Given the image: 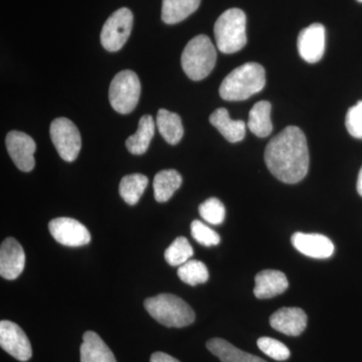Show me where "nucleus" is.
Segmentation results:
<instances>
[{"mask_svg": "<svg viewBox=\"0 0 362 362\" xmlns=\"http://www.w3.org/2000/svg\"><path fill=\"white\" fill-rule=\"evenodd\" d=\"M265 162L272 175L282 182L295 185L304 180L310 157L303 131L289 126L272 138L266 147Z\"/></svg>", "mask_w": 362, "mask_h": 362, "instance_id": "1", "label": "nucleus"}, {"mask_svg": "<svg viewBox=\"0 0 362 362\" xmlns=\"http://www.w3.org/2000/svg\"><path fill=\"white\" fill-rule=\"evenodd\" d=\"M265 85V69L258 63H246L226 76L220 95L226 101H244L261 92Z\"/></svg>", "mask_w": 362, "mask_h": 362, "instance_id": "2", "label": "nucleus"}, {"mask_svg": "<svg viewBox=\"0 0 362 362\" xmlns=\"http://www.w3.org/2000/svg\"><path fill=\"white\" fill-rule=\"evenodd\" d=\"M144 307L149 315L166 327H187L194 322L195 313L181 298L173 294H160L147 298Z\"/></svg>", "mask_w": 362, "mask_h": 362, "instance_id": "3", "label": "nucleus"}, {"mask_svg": "<svg viewBox=\"0 0 362 362\" xmlns=\"http://www.w3.org/2000/svg\"><path fill=\"white\" fill-rule=\"evenodd\" d=\"M216 47L223 54H235L247 45V18L240 8L221 13L214 28Z\"/></svg>", "mask_w": 362, "mask_h": 362, "instance_id": "4", "label": "nucleus"}, {"mask_svg": "<svg viewBox=\"0 0 362 362\" xmlns=\"http://www.w3.org/2000/svg\"><path fill=\"white\" fill-rule=\"evenodd\" d=\"M216 62V47L206 35L190 40L181 54V66L188 78L201 81L214 70Z\"/></svg>", "mask_w": 362, "mask_h": 362, "instance_id": "5", "label": "nucleus"}, {"mask_svg": "<svg viewBox=\"0 0 362 362\" xmlns=\"http://www.w3.org/2000/svg\"><path fill=\"white\" fill-rule=\"evenodd\" d=\"M141 94V84L134 71H121L112 80L109 100L112 108L120 114H129L134 110Z\"/></svg>", "mask_w": 362, "mask_h": 362, "instance_id": "6", "label": "nucleus"}, {"mask_svg": "<svg viewBox=\"0 0 362 362\" xmlns=\"http://www.w3.org/2000/svg\"><path fill=\"white\" fill-rule=\"evenodd\" d=\"M49 133L52 144L61 158L68 162L76 160L82 147V138L77 126L62 117L52 121Z\"/></svg>", "mask_w": 362, "mask_h": 362, "instance_id": "7", "label": "nucleus"}, {"mask_svg": "<svg viewBox=\"0 0 362 362\" xmlns=\"http://www.w3.org/2000/svg\"><path fill=\"white\" fill-rule=\"evenodd\" d=\"M133 28V13L129 8L122 7L106 21L101 32V44L109 52L122 49L129 39Z\"/></svg>", "mask_w": 362, "mask_h": 362, "instance_id": "8", "label": "nucleus"}, {"mask_svg": "<svg viewBox=\"0 0 362 362\" xmlns=\"http://www.w3.org/2000/svg\"><path fill=\"white\" fill-rule=\"evenodd\" d=\"M0 345L4 351L18 361L25 362L32 358V345L25 331L11 321L0 322Z\"/></svg>", "mask_w": 362, "mask_h": 362, "instance_id": "9", "label": "nucleus"}, {"mask_svg": "<svg viewBox=\"0 0 362 362\" xmlns=\"http://www.w3.org/2000/svg\"><path fill=\"white\" fill-rule=\"evenodd\" d=\"M52 237L66 247H82L90 242V233L83 223L71 218H57L49 221Z\"/></svg>", "mask_w": 362, "mask_h": 362, "instance_id": "10", "label": "nucleus"}, {"mask_svg": "<svg viewBox=\"0 0 362 362\" xmlns=\"http://www.w3.org/2000/svg\"><path fill=\"white\" fill-rule=\"evenodd\" d=\"M6 148L16 168L23 173L35 168L37 144L30 135L21 131H11L6 136Z\"/></svg>", "mask_w": 362, "mask_h": 362, "instance_id": "11", "label": "nucleus"}, {"mask_svg": "<svg viewBox=\"0 0 362 362\" xmlns=\"http://www.w3.org/2000/svg\"><path fill=\"white\" fill-rule=\"evenodd\" d=\"M325 44V28L321 23H313L300 32L297 40L298 52L305 62L315 64L322 59Z\"/></svg>", "mask_w": 362, "mask_h": 362, "instance_id": "12", "label": "nucleus"}, {"mask_svg": "<svg viewBox=\"0 0 362 362\" xmlns=\"http://www.w3.org/2000/svg\"><path fill=\"white\" fill-rule=\"evenodd\" d=\"M25 266V254L20 243L7 238L0 247V275L6 280L20 277Z\"/></svg>", "mask_w": 362, "mask_h": 362, "instance_id": "13", "label": "nucleus"}, {"mask_svg": "<svg viewBox=\"0 0 362 362\" xmlns=\"http://www.w3.org/2000/svg\"><path fill=\"white\" fill-rule=\"evenodd\" d=\"M291 242L298 252L309 258L328 259L334 254L333 243L320 233H295Z\"/></svg>", "mask_w": 362, "mask_h": 362, "instance_id": "14", "label": "nucleus"}, {"mask_svg": "<svg viewBox=\"0 0 362 362\" xmlns=\"http://www.w3.org/2000/svg\"><path fill=\"white\" fill-rule=\"evenodd\" d=\"M307 320L306 313L297 307H284L270 317L272 327L288 337H299L303 333Z\"/></svg>", "mask_w": 362, "mask_h": 362, "instance_id": "15", "label": "nucleus"}, {"mask_svg": "<svg viewBox=\"0 0 362 362\" xmlns=\"http://www.w3.org/2000/svg\"><path fill=\"white\" fill-rule=\"evenodd\" d=\"M255 282L254 294L258 299H271L283 294L289 287L285 274L277 270L259 272Z\"/></svg>", "mask_w": 362, "mask_h": 362, "instance_id": "16", "label": "nucleus"}, {"mask_svg": "<svg viewBox=\"0 0 362 362\" xmlns=\"http://www.w3.org/2000/svg\"><path fill=\"white\" fill-rule=\"evenodd\" d=\"M80 356L81 362H117L108 345L94 331H87L83 335Z\"/></svg>", "mask_w": 362, "mask_h": 362, "instance_id": "17", "label": "nucleus"}, {"mask_svg": "<svg viewBox=\"0 0 362 362\" xmlns=\"http://www.w3.org/2000/svg\"><path fill=\"white\" fill-rule=\"evenodd\" d=\"M209 122L230 143L242 141L246 136V123L233 120L225 108H218L209 117Z\"/></svg>", "mask_w": 362, "mask_h": 362, "instance_id": "18", "label": "nucleus"}, {"mask_svg": "<svg viewBox=\"0 0 362 362\" xmlns=\"http://www.w3.org/2000/svg\"><path fill=\"white\" fill-rule=\"evenodd\" d=\"M206 347L221 362H267L261 357L252 356L233 346L223 338H213L206 342Z\"/></svg>", "mask_w": 362, "mask_h": 362, "instance_id": "19", "label": "nucleus"}, {"mask_svg": "<svg viewBox=\"0 0 362 362\" xmlns=\"http://www.w3.org/2000/svg\"><path fill=\"white\" fill-rule=\"evenodd\" d=\"M156 123L152 116L144 115L140 118L135 134L126 140V147L130 153L141 156L149 148L150 142L156 133Z\"/></svg>", "mask_w": 362, "mask_h": 362, "instance_id": "20", "label": "nucleus"}, {"mask_svg": "<svg viewBox=\"0 0 362 362\" xmlns=\"http://www.w3.org/2000/svg\"><path fill=\"white\" fill-rule=\"evenodd\" d=\"M201 0H163L161 18L168 25H175L194 13Z\"/></svg>", "mask_w": 362, "mask_h": 362, "instance_id": "21", "label": "nucleus"}, {"mask_svg": "<svg viewBox=\"0 0 362 362\" xmlns=\"http://www.w3.org/2000/svg\"><path fill=\"white\" fill-rule=\"evenodd\" d=\"M272 105L268 101H259L254 105L249 114L247 128L259 138L268 137L273 131L271 121Z\"/></svg>", "mask_w": 362, "mask_h": 362, "instance_id": "22", "label": "nucleus"}, {"mask_svg": "<svg viewBox=\"0 0 362 362\" xmlns=\"http://www.w3.org/2000/svg\"><path fill=\"white\" fill-rule=\"evenodd\" d=\"M156 126L163 139L171 145H176L182 139L183 126L180 116L165 109L157 113Z\"/></svg>", "mask_w": 362, "mask_h": 362, "instance_id": "23", "label": "nucleus"}, {"mask_svg": "<svg viewBox=\"0 0 362 362\" xmlns=\"http://www.w3.org/2000/svg\"><path fill=\"white\" fill-rule=\"evenodd\" d=\"M182 185V177L175 169L159 171L154 177V197L158 202H166Z\"/></svg>", "mask_w": 362, "mask_h": 362, "instance_id": "24", "label": "nucleus"}, {"mask_svg": "<svg viewBox=\"0 0 362 362\" xmlns=\"http://www.w3.org/2000/svg\"><path fill=\"white\" fill-rule=\"evenodd\" d=\"M148 185L147 176L135 173L124 176L119 185V194L123 201L129 206H135L139 199H141L145 189Z\"/></svg>", "mask_w": 362, "mask_h": 362, "instance_id": "25", "label": "nucleus"}, {"mask_svg": "<svg viewBox=\"0 0 362 362\" xmlns=\"http://www.w3.org/2000/svg\"><path fill=\"white\" fill-rule=\"evenodd\" d=\"M177 275L182 282L190 286L204 284L207 282L209 277L206 264L197 259H189L187 263L180 266Z\"/></svg>", "mask_w": 362, "mask_h": 362, "instance_id": "26", "label": "nucleus"}, {"mask_svg": "<svg viewBox=\"0 0 362 362\" xmlns=\"http://www.w3.org/2000/svg\"><path fill=\"white\" fill-rule=\"evenodd\" d=\"M192 256H194V250L185 237H178L173 240V244L164 252L165 261L173 267L183 265L189 261Z\"/></svg>", "mask_w": 362, "mask_h": 362, "instance_id": "27", "label": "nucleus"}, {"mask_svg": "<svg viewBox=\"0 0 362 362\" xmlns=\"http://www.w3.org/2000/svg\"><path fill=\"white\" fill-rule=\"evenodd\" d=\"M199 211L202 218L211 225H221L225 221V206L220 199H216V197H211L202 202L199 207Z\"/></svg>", "mask_w": 362, "mask_h": 362, "instance_id": "28", "label": "nucleus"}, {"mask_svg": "<svg viewBox=\"0 0 362 362\" xmlns=\"http://www.w3.org/2000/svg\"><path fill=\"white\" fill-rule=\"evenodd\" d=\"M258 347L263 354L278 361H287L290 357V350L279 340L271 337H261L257 341Z\"/></svg>", "mask_w": 362, "mask_h": 362, "instance_id": "29", "label": "nucleus"}, {"mask_svg": "<svg viewBox=\"0 0 362 362\" xmlns=\"http://www.w3.org/2000/svg\"><path fill=\"white\" fill-rule=\"evenodd\" d=\"M192 238L204 247H213L220 244L221 237L218 233L204 225L201 221H194L190 226Z\"/></svg>", "mask_w": 362, "mask_h": 362, "instance_id": "30", "label": "nucleus"}, {"mask_svg": "<svg viewBox=\"0 0 362 362\" xmlns=\"http://www.w3.org/2000/svg\"><path fill=\"white\" fill-rule=\"evenodd\" d=\"M345 126L352 137L362 139V101L357 102L347 112Z\"/></svg>", "mask_w": 362, "mask_h": 362, "instance_id": "31", "label": "nucleus"}, {"mask_svg": "<svg viewBox=\"0 0 362 362\" xmlns=\"http://www.w3.org/2000/svg\"><path fill=\"white\" fill-rule=\"evenodd\" d=\"M150 362H180L175 357L169 356L168 354L164 352H154L150 358Z\"/></svg>", "mask_w": 362, "mask_h": 362, "instance_id": "32", "label": "nucleus"}, {"mask_svg": "<svg viewBox=\"0 0 362 362\" xmlns=\"http://www.w3.org/2000/svg\"><path fill=\"white\" fill-rule=\"evenodd\" d=\"M357 192L362 197V168L358 173V178H357Z\"/></svg>", "mask_w": 362, "mask_h": 362, "instance_id": "33", "label": "nucleus"}, {"mask_svg": "<svg viewBox=\"0 0 362 362\" xmlns=\"http://www.w3.org/2000/svg\"><path fill=\"white\" fill-rule=\"evenodd\" d=\"M357 1L361 2V4H362V0H357Z\"/></svg>", "mask_w": 362, "mask_h": 362, "instance_id": "34", "label": "nucleus"}]
</instances>
